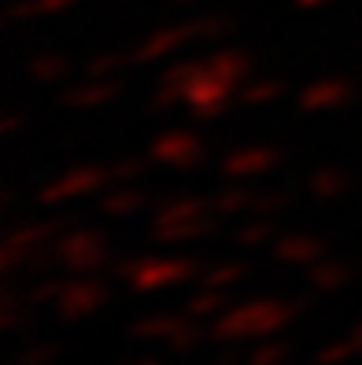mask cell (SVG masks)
I'll use <instances>...</instances> for the list:
<instances>
[{
	"instance_id": "obj_3",
	"label": "cell",
	"mask_w": 362,
	"mask_h": 365,
	"mask_svg": "<svg viewBox=\"0 0 362 365\" xmlns=\"http://www.w3.org/2000/svg\"><path fill=\"white\" fill-rule=\"evenodd\" d=\"M263 166H273V152H263V148H255V152L233 155V159L226 163V174H259Z\"/></svg>"
},
{
	"instance_id": "obj_5",
	"label": "cell",
	"mask_w": 362,
	"mask_h": 365,
	"mask_svg": "<svg viewBox=\"0 0 362 365\" xmlns=\"http://www.w3.org/2000/svg\"><path fill=\"white\" fill-rule=\"evenodd\" d=\"M270 96H278V81H266V89H255V93H248L244 100H248V103H263V100H270Z\"/></svg>"
},
{
	"instance_id": "obj_6",
	"label": "cell",
	"mask_w": 362,
	"mask_h": 365,
	"mask_svg": "<svg viewBox=\"0 0 362 365\" xmlns=\"http://www.w3.org/2000/svg\"><path fill=\"white\" fill-rule=\"evenodd\" d=\"M300 4H303V8H311V4H322V0H300Z\"/></svg>"
},
{
	"instance_id": "obj_1",
	"label": "cell",
	"mask_w": 362,
	"mask_h": 365,
	"mask_svg": "<svg viewBox=\"0 0 362 365\" xmlns=\"http://www.w3.org/2000/svg\"><path fill=\"white\" fill-rule=\"evenodd\" d=\"M156 159L159 163H170V166H196L203 159V144L185 137V133H174V137H163L156 144Z\"/></svg>"
},
{
	"instance_id": "obj_2",
	"label": "cell",
	"mask_w": 362,
	"mask_h": 365,
	"mask_svg": "<svg viewBox=\"0 0 362 365\" xmlns=\"http://www.w3.org/2000/svg\"><path fill=\"white\" fill-rule=\"evenodd\" d=\"M348 100V85L344 81H318L314 89L303 93V107L307 111H314V107H336V103H344Z\"/></svg>"
},
{
	"instance_id": "obj_4",
	"label": "cell",
	"mask_w": 362,
	"mask_h": 365,
	"mask_svg": "<svg viewBox=\"0 0 362 365\" xmlns=\"http://www.w3.org/2000/svg\"><path fill=\"white\" fill-rule=\"evenodd\" d=\"M111 93H115V85H111V81H104L100 89H81V93H74L71 103H100V100H108Z\"/></svg>"
}]
</instances>
